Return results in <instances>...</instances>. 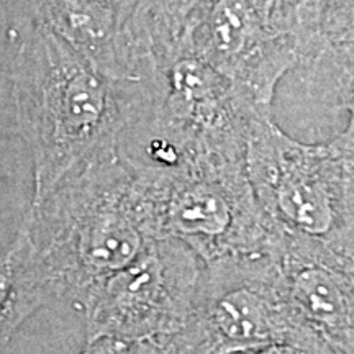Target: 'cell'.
<instances>
[{
  "mask_svg": "<svg viewBox=\"0 0 354 354\" xmlns=\"http://www.w3.org/2000/svg\"><path fill=\"white\" fill-rule=\"evenodd\" d=\"M21 227L56 302L76 310L159 240L143 179L118 151L32 201Z\"/></svg>",
  "mask_w": 354,
  "mask_h": 354,
  "instance_id": "1",
  "label": "cell"
},
{
  "mask_svg": "<svg viewBox=\"0 0 354 354\" xmlns=\"http://www.w3.org/2000/svg\"><path fill=\"white\" fill-rule=\"evenodd\" d=\"M13 100L35 165L33 201L88 162L118 151L128 122L122 84L38 25L13 66Z\"/></svg>",
  "mask_w": 354,
  "mask_h": 354,
  "instance_id": "2",
  "label": "cell"
},
{
  "mask_svg": "<svg viewBox=\"0 0 354 354\" xmlns=\"http://www.w3.org/2000/svg\"><path fill=\"white\" fill-rule=\"evenodd\" d=\"M245 171L259 207L284 234H354V162L331 140L304 143L281 130L272 115H259L248 133Z\"/></svg>",
  "mask_w": 354,
  "mask_h": 354,
  "instance_id": "3",
  "label": "cell"
},
{
  "mask_svg": "<svg viewBox=\"0 0 354 354\" xmlns=\"http://www.w3.org/2000/svg\"><path fill=\"white\" fill-rule=\"evenodd\" d=\"M133 167L145 183L159 240L183 243L203 266L279 253L284 233L259 207L245 165L174 172Z\"/></svg>",
  "mask_w": 354,
  "mask_h": 354,
  "instance_id": "4",
  "label": "cell"
},
{
  "mask_svg": "<svg viewBox=\"0 0 354 354\" xmlns=\"http://www.w3.org/2000/svg\"><path fill=\"white\" fill-rule=\"evenodd\" d=\"M277 254L203 266L196 310L184 328L212 354H251L271 344L323 354L287 292Z\"/></svg>",
  "mask_w": 354,
  "mask_h": 354,
  "instance_id": "5",
  "label": "cell"
},
{
  "mask_svg": "<svg viewBox=\"0 0 354 354\" xmlns=\"http://www.w3.org/2000/svg\"><path fill=\"white\" fill-rule=\"evenodd\" d=\"M202 277L203 263L192 250L176 240H156L84 302L79 312L86 344H131L177 333L194 315Z\"/></svg>",
  "mask_w": 354,
  "mask_h": 354,
  "instance_id": "6",
  "label": "cell"
},
{
  "mask_svg": "<svg viewBox=\"0 0 354 354\" xmlns=\"http://www.w3.org/2000/svg\"><path fill=\"white\" fill-rule=\"evenodd\" d=\"M185 43L264 115H272L279 82L304 61L297 38L279 30L256 0H198Z\"/></svg>",
  "mask_w": 354,
  "mask_h": 354,
  "instance_id": "7",
  "label": "cell"
},
{
  "mask_svg": "<svg viewBox=\"0 0 354 354\" xmlns=\"http://www.w3.org/2000/svg\"><path fill=\"white\" fill-rule=\"evenodd\" d=\"M277 261L323 354H354V234L338 240L284 234Z\"/></svg>",
  "mask_w": 354,
  "mask_h": 354,
  "instance_id": "8",
  "label": "cell"
},
{
  "mask_svg": "<svg viewBox=\"0 0 354 354\" xmlns=\"http://www.w3.org/2000/svg\"><path fill=\"white\" fill-rule=\"evenodd\" d=\"M55 302L33 243L21 227L0 253V349L33 313Z\"/></svg>",
  "mask_w": 354,
  "mask_h": 354,
  "instance_id": "9",
  "label": "cell"
},
{
  "mask_svg": "<svg viewBox=\"0 0 354 354\" xmlns=\"http://www.w3.org/2000/svg\"><path fill=\"white\" fill-rule=\"evenodd\" d=\"M300 71L313 99L346 113V127L330 140L354 162V44L326 43Z\"/></svg>",
  "mask_w": 354,
  "mask_h": 354,
  "instance_id": "10",
  "label": "cell"
},
{
  "mask_svg": "<svg viewBox=\"0 0 354 354\" xmlns=\"http://www.w3.org/2000/svg\"><path fill=\"white\" fill-rule=\"evenodd\" d=\"M348 2L349 0H256L261 10L279 30L297 38L304 51L302 66L323 44L328 43L325 37L326 25Z\"/></svg>",
  "mask_w": 354,
  "mask_h": 354,
  "instance_id": "11",
  "label": "cell"
},
{
  "mask_svg": "<svg viewBox=\"0 0 354 354\" xmlns=\"http://www.w3.org/2000/svg\"><path fill=\"white\" fill-rule=\"evenodd\" d=\"M130 354H210L190 331L158 336L130 344Z\"/></svg>",
  "mask_w": 354,
  "mask_h": 354,
  "instance_id": "12",
  "label": "cell"
},
{
  "mask_svg": "<svg viewBox=\"0 0 354 354\" xmlns=\"http://www.w3.org/2000/svg\"><path fill=\"white\" fill-rule=\"evenodd\" d=\"M325 37L330 43L354 44V0L344 6L331 17L325 30Z\"/></svg>",
  "mask_w": 354,
  "mask_h": 354,
  "instance_id": "13",
  "label": "cell"
},
{
  "mask_svg": "<svg viewBox=\"0 0 354 354\" xmlns=\"http://www.w3.org/2000/svg\"><path fill=\"white\" fill-rule=\"evenodd\" d=\"M79 354H130V344L112 342V339H99L87 343Z\"/></svg>",
  "mask_w": 354,
  "mask_h": 354,
  "instance_id": "14",
  "label": "cell"
},
{
  "mask_svg": "<svg viewBox=\"0 0 354 354\" xmlns=\"http://www.w3.org/2000/svg\"><path fill=\"white\" fill-rule=\"evenodd\" d=\"M251 354H310L304 349L290 346V344H271V346H266L263 349H258V351Z\"/></svg>",
  "mask_w": 354,
  "mask_h": 354,
  "instance_id": "15",
  "label": "cell"
}]
</instances>
